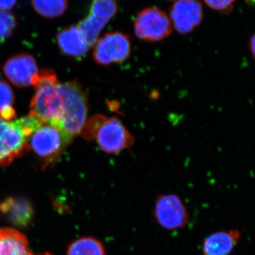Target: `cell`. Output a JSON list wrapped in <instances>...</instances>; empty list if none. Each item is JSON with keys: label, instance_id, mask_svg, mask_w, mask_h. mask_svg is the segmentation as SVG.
I'll return each instance as SVG.
<instances>
[{"label": "cell", "instance_id": "cell-9", "mask_svg": "<svg viewBox=\"0 0 255 255\" xmlns=\"http://www.w3.org/2000/svg\"><path fill=\"white\" fill-rule=\"evenodd\" d=\"M170 18L179 33L187 34L202 21V5L198 0H175L170 9Z\"/></svg>", "mask_w": 255, "mask_h": 255}, {"label": "cell", "instance_id": "cell-11", "mask_svg": "<svg viewBox=\"0 0 255 255\" xmlns=\"http://www.w3.org/2000/svg\"><path fill=\"white\" fill-rule=\"evenodd\" d=\"M241 237V233L237 230L212 233L204 241L203 255H229L237 246Z\"/></svg>", "mask_w": 255, "mask_h": 255}, {"label": "cell", "instance_id": "cell-2", "mask_svg": "<svg viewBox=\"0 0 255 255\" xmlns=\"http://www.w3.org/2000/svg\"><path fill=\"white\" fill-rule=\"evenodd\" d=\"M33 116L6 122L0 119V166L11 164L30 150V137L42 125Z\"/></svg>", "mask_w": 255, "mask_h": 255}, {"label": "cell", "instance_id": "cell-6", "mask_svg": "<svg viewBox=\"0 0 255 255\" xmlns=\"http://www.w3.org/2000/svg\"><path fill=\"white\" fill-rule=\"evenodd\" d=\"M134 32L138 39L157 42L165 39L172 32V23L164 11L156 6L146 7L137 13Z\"/></svg>", "mask_w": 255, "mask_h": 255}, {"label": "cell", "instance_id": "cell-4", "mask_svg": "<svg viewBox=\"0 0 255 255\" xmlns=\"http://www.w3.org/2000/svg\"><path fill=\"white\" fill-rule=\"evenodd\" d=\"M100 116L92 140H97L101 150L106 153L117 154L133 145L134 137L118 118Z\"/></svg>", "mask_w": 255, "mask_h": 255}, {"label": "cell", "instance_id": "cell-15", "mask_svg": "<svg viewBox=\"0 0 255 255\" xmlns=\"http://www.w3.org/2000/svg\"><path fill=\"white\" fill-rule=\"evenodd\" d=\"M108 21L90 14L79 23L78 28L89 47L94 46L98 41L101 31Z\"/></svg>", "mask_w": 255, "mask_h": 255}, {"label": "cell", "instance_id": "cell-3", "mask_svg": "<svg viewBox=\"0 0 255 255\" xmlns=\"http://www.w3.org/2000/svg\"><path fill=\"white\" fill-rule=\"evenodd\" d=\"M63 110L57 127L73 141L86 124L88 100L86 92L77 81L59 84Z\"/></svg>", "mask_w": 255, "mask_h": 255}, {"label": "cell", "instance_id": "cell-20", "mask_svg": "<svg viewBox=\"0 0 255 255\" xmlns=\"http://www.w3.org/2000/svg\"><path fill=\"white\" fill-rule=\"evenodd\" d=\"M16 26V18L12 13L0 10V42L7 39Z\"/></svg>", "mask_w": 255, "mask_h": 255}, {"label": "cell", "instance_id": "cell-1", "mask_svg": "<svg viewBox=\"0 0 255 255\" xmlns=\"http://www.w3.org/2000/svg\"><path fill=\"white\" fill-rule=\"evenodd\" d=\"M59 82L53 70H42L33 82L34 96L30 105V114L42 124L56 127L63 110Z\"/></svg>", "mask_w": 255, "mask_h": 255}, {"label": "cell", "instance_id": "cell-8", "mask_svg": "<svg viewBox=\"0 0 255 255\" xmlns=\"http://www.w3.org/2000/svg\"><path fill=\"white\" fill-rule=\"evenodd\" d=\"M154 217L166 230L174 231L187 226L189 215L182 199L175 194H162L157 198L154 207Z\"/></svg>", "mask_w": 255, "mask_h": 255}, {"label": "cell", "instance_id": "cell-5", "mask_svg": "<svg viewBox=\"0 0 255 255\" xmlns=\"http://www.w3.org/2000/svg\"><path fill=\"white\" fill-rule=\"evenodd\" d=\"M71 140L58 127L49 124H43L30 137V148L44 164L55 162Z\"/></svg>", "mask_w": 255, "mask_h": 255}, {"label": "cell", "instance_id": "cell-24", "mask_svg": "<svg viewBox=\"0 0 255 255\" xmlns=\"http://www.w3.org/2000/svg\"><path fill=\"white\" fill-rule=\"evenodd\" d=\"M28 255H31V254H29ZM48 255V254H44V255Z\"/></svg>", "mask_w": 255, "mask_h": 255}, {"label": "cell", "instance_id": "cell-14", "mask_svg": "<svg viewBox=\"0 0 255 255\" xmlns=\"http://www.w3.org/2000/svg\"><path fill=\"white\" fill-rule=\"evenodd\" d=\"M0 209L11 222L19 226L28 225L33 215L31 204L23 199H6L0 204Z\"/></svg>", "mask_w": 255, "mask_h": 255}, {"label": "cell", "instance_id": "cell-19", "mask_svg": "<svg viewBox=\"0 0 255 255\" xmlns=\"http://www.w3.org/2000/svg\"><path fill=\"white\" fill-rule=\"evenodd\" d=\"M118 6L115 0H93L90 6V14L110 21L117 13Z\"/></svg>", "mask_w": 255, "mask_h": 255}, {"label": "cell", "instance_id": "cell-25", "mask_svg": "<svg viewBox=\"0 0 255 255\" xmlns=\"http://www.w3.org/2000/svg\"><path fill=\"white\" fill-rule=\"evenodd\" d=\"M171 1H175V0H171Z\"/></svg>", "mask_w": 255, "mask_h": 255}, {"label": "cell", "instance_id": "cell-7", "mask_svg": "<svg viewBox=\"0 0 255 255\" xmlns=\"http://www.w3.org/2000/svg\"><path fill=\"white\" fill-rule=\"evenodd\" d=\"M93 57L96 63L104 66L123 63L131 53L130 38L122 32H111L95 44Z\"/></svg>", "mask_w": 255, "mask_h": 255}, {"label": "cell", "instance_id": "cell-21", "mask_svg": "<svg viewBox=\"0 0 255 255\" xmlns=\"http://www.w3.org/2000/svg\"><path fill=\"white\" fill-rule=\"evenodd\" d=\"M206 4L216 11H225L232 6L236 0H204Z\"/></svg>", "mask_w": 255, "mask_h": 255}, {"label": "cell", "instance_id": "cell-16", "mask_svg": "<svg viewBox=\"0 0 255 255\" xmlns=\"http://www.w3.org/2000/svg\"><path fill=\"white\" fill-rule=\"evenodd\" d=\"M37 13L46 18H57L68 9V0H31Z\"/></svg>", "mask_w": 255, "mask_h": 255}, {"label": "cell", "instance_id": "cell-22", "mask_svg": "<svg viewBox=\"0 0 255 255\" xmlns=\"http://www.w3.org/2000/svg\"><path fill=\"white\" fill-rule=\"evenodd\" d=\"M17 0H0V10L6 11L12 9Z\"/></svg>", "mask_w": 255, "mask_h": 255}, {"label": "cell", "instance_id": "cell-10", "mask_svg": "<svg viewBox=\"0 0 255 255\" xmlns=\"http://www.w3.org/2000/svg\"><path fill=\"white\" fill-rule=\"evenodd\" d=\"M3 69L10 82L18 87L33 85L39 73L36 60L26 53H21L10 58Z\"/></svg>", "mask_w": 255, "mask_h": 255}, {"label": "cell", "instance_id": "cell-13", "mask_svg": "<svg viewBox=\"0 0 255 255\" xmlns=\"http://www.w3.org/2000/svg\"><path fill=\"white\" fill-rule=\"evenodd\" d=\"M28 242L21 233L11 228L0 229V255H28Z\"/></svg>", "mask_w": 255, "mask_h": 255}, {"label": "cell", "instance_id": "cell-12", "mask_svg": "<svg viewBox=\"0 0 255 255\" xmlns=\"http://www.w3.org/2000/svg\"><path fill=\"white\" fill-rule=\"evenodd\" d=\"M57 43L64 55L77 59L85 56L88 51L89 46L78 26L63 28L57 35Z\"/></svg>", "mask_w": 255, "mask_h": 255}, {"label": "cell", "instance_id": "cell-18", "mask_svg": "<svg viewBox=\"0 0 255 255\" xmlns=\"http://www.w3.org/2000/svg\"><path fill=\"white\" fill-rule=\"evenodd\" d=\"M14 96L12 89L6 82L0 81V119L11 122L16 117L13 103Z\"/></svg>", "mask_w": 255, "mask_h": 255}, {"label": "cell", "instance_id": "cell-23", "mask_svg": "<svg viewBox=\"0 0 255 255\" xmlns=\"http://www.w3.org/2000/svg\"><path fill=\"white\" fill-rule=\"evenodd\" d=\"M250 46H251V50L252 53L253 55H255V36H252L251 39V43H250Z\"/></svg>", "mask_w": 255, "mask_h": 255}, {"label": "cell", "instance_id": "cell-17", "mask_svg": "<svg viewBox=\"0 0 255 255\" xmlns=\"http://www.w3.org/2000/svg\"><path fill=\"white\" fill-rule=\"evenodd\" d=\"M68 255H106L105 248L98 240L83 238L70 246Z\"/></svg>", "mask_w": 255, "mask_h": 255}]
</instances>
